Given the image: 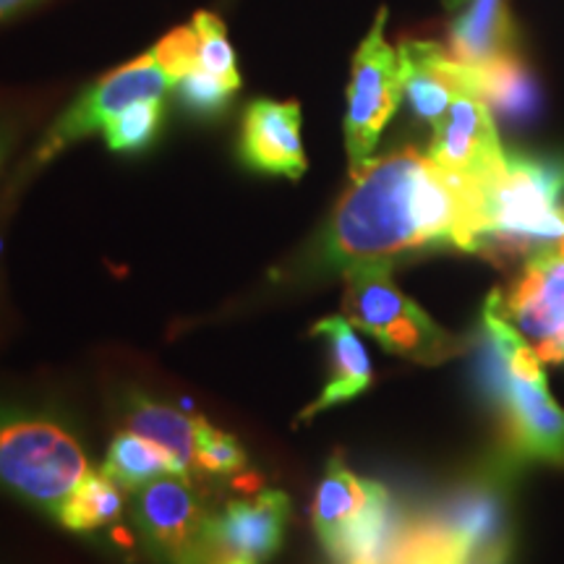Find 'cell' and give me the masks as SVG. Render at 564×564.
I'll list each match as a JSON object with an SVG mask.
<instances>
[{
  "label": "cell",
  "mask_w": 564,
  "mask_h": 564,
  "mask_svg": "<svg viewBox=\"0 0 564 564\" xmlns=\"http://www.w3.org/2000/svg\"><path fill=\"white\" fill-rule=\"evenodd\" d=\"M484 207V181L457 175L405 147L350 173V188L324 232L319 262L348 272L392 264L423 249L453 246L478 253Z\"/></svg>",
  "instance_id": "obj_1"
},
{
  "label": "cell",
  "mask_w": 564,
  "mask_h": 564,
  "mask_svg": "<svg viewBox=\"0 0 564 564\" xmlns=\"http://www.w3.org/2000/svg\"><path fill=\"white\" fill-rule=\"evenodd\" d=\"M481 343V384L514 455L564 465V411L549 394L541 358L505 316L499 293L484 306Z\"/></svg>",
  "instance_id": "obj_2"
},
{
  "label": "cell",
  "mask_w": 564,
  "mask_h": 564,
  "mask_svg": "<svg viewBox=\"0 0 564 564\" xmlns=\"http://www.w3.org/2000/svg\"><path fill=\"white\" fill-rule=\"evenodd\" d=\"M478 253L494 262L531 259L564 241V154L510 152L484 183Z\"/></svg>",
  "instance_id": "obj_3"
},
{
  "label": "cell",
  "mask_w": 564,
  "mask_h": 564,
  "mask_svg": "<svg viewBox=\"0 0 564 564\" xmlns=\"http://www.w3.org/2000/svg\"><path fill=\"white\" fill-rule=\"evenodd\" d=\"M87 474V453L66 421L42 408L0 403V489L58 518Z\"/></svg>",
  "instance_id": "obj_4"
},
{
  "label": "cell",
  "mask_w": 564,
  "mask_h": 564,
  "mask_svg": "<svg viewBox=\"0 0 564 564\" xmlns=\"http://www.w3.org/2000/svg\"><path fill=\"white\" fill-rule=\"evenodd\" d=\"M505 491L502 478H476L405 520L390 564H470L497 541L510 539Z\"/></svg>",
  "instance_id": "obj_5"
},
{
  "label": "cell",
  "mask_w": 564,
  "mask_h": 564,
  "mask_svg": "<svg viewBox=\"0 0 564 564\" xmlns=\"http://www.w3.org/2000/svg\"><path fill=\"white\" fill-rule=\"evenodd\" d=\"M392 264H364L345 272L343 312L352 327L413 364L436 366L465 352V340L442 329L419 303L394 285Z\"/></svg>",
  "instance_id": "obj_6"
},
{
  "label": "cell",
  "mask_w": 564,
  "mask_h": 564,
  "mask_svg": "<svg viewBox=\"0 0 564 564\" xmlns=\"http://www.w3.org/2000/svg\"><path fill=\"white\" fill-rule=\"evenodd\" d=\"M384 21L387 9H379L371 32L366 34L352 58L348 110H345V147H348L350 173H358L366 162L373 160V147L405 95L400 53L384 37Z\"/></svg>",
  "instance_id": "obj_7"
},
{
  "label": "cell",
  "mask_w": 564,
  "mask_h": 564,
  "mask_svg": "<svg viewBox=\"0 0 564 564\" xmlns=\"http://www.w3.org/2000/svg\"><path fill=\"white\" fill-rule=\"evenodd\" d=\"M173 89L171 76L160 68L152 53L139 55L126 66L110 70L95 87H89L70 108L63 112L40 141L32 165H45L53 158L97 129H102L112 116L141 100H162Z\"/></svg>",
  "instance_id": "obj_8"
},
{
  "label": "cell",
  "mask_w": 564,
  "mask_h": 564,
  "mask_svg": "<svg viewBox=\"0 0 564 564\" xmlns=\"http://www.w3.org/2000/svg\"><path fill=\"white\" fill-rule=\"evenodd\" d=\"M291 499L278 489L230 502L209 514L207 525L183 564H264L285 539Z\"/></svg>",
  "instance_id": "obj_9"
},
{
  "label": "cell",
  "mask_w": 564,
  "mask_h": 564,
  "mask_svg": "<svg viewBox=\"0 0 564 564\" xmlns=\"http://www.w3.org/2000/svg\"><path fill=\"white\" fill-rule=\"evenodd\" d=\"M502 312L541 361H564V253L549 249L528 259Z\"/></svg>",
  "instance_id": "obj_10"
},
{
  "label": "cell",
  "mask_w": 564,
  "mask_h": 564,
  "mask_svg": "<svg viewBox=\"0 0 564 564\" xmlns=\"http://www.w3.org/2000/svg\"><path fill=\"white\" fill-rule=\"evenodd\" d=\"M139 533L167 564H183L209 520L192 474H167L131 491Z\"/></svg>",
  "instance_id": "obj_11"
},
{
  "label": "cell",
  "mask_w": 564,
  "mask_h": 564,
  "mask_svg": "<svg viewBox=\"0 0 564 564\" xmlns=\"http://www.w3.org/2000/svg\"><path fill=\"white\" fill-rule=\"evenodd\" d=\"M429 158L465 178L489 181L507 160L489 105L474 91L457 97L434 126Z\"/></svg>",
  "instance_id": "obj_12"
},
{
  "label": "cell",
  "mask_w": 564,
  "mask_h": 564,
  "mask_svg": "<svg viewBox=\"0 0 564 564\" xmlns=\"http://www.w3.org/2000/svg\"><path fill=\"white\" fill-rule=\"evenodd\" d=\"M238 158L249 171L299 181L306 173L299 102L253 100L246 108Z\"/></svg>",
  "instance_id": "obj_13"
},
{
  "label": "cell",
  "mask_w": 564,
  "mask_h": 564,
  "mask_svg": "<svg viewBox=\"0 0 564 564\" xmlns=\"http://www.w3.org/2000/svg\"><path fill=\"white\" fill-rule=\"evenodd\" d=\"M398 53L400 66H403L405 97L421 121L436 126L457 97L474 91L468 68L444 53L436 42L405 40Z\"/></svg>",
  "instance_id": "obj_14"
},
{
  "label": "cell",
  "mask_w": 564,
  "mask_h": 564,
  "mask_svg": "<svg viewBox=\"0 0 564 564\" xmlns=\"http://www.w3.org/2000/svg\"><path fill=\"white\" fill-rule=\"evenodd\" d=\"M520 47L507 0H468L449 26V55L468 68L512 58Z\"/></svg>",
  "instance_id": "obj_15"
},
{
  "label": "cell",
  "mask_w": 564,
  "mask_h": 564,
  "mask_svg": "<svg viewBox=\"0 0 564 564\" xmlns=\"http://www.w3.org/2000/svg\"><path fill=\"white\" fill-rule=\"evenodd\" d=\"M312 335L322 337V340L327 343L333 373H329L319 398H316L308 408H303L299 423L312 421L314 415L358 398L364 390H369L373 377L369 352H366L364 343L358 340L356 329H352V324L345 319V316H327V319H319L312 327Z\"/></svg>",
  "instance_id": "obj_16"
},
{
  "label": "cell",
  "mask_w": 564,
  "mask_h": 564,
  "mask_svg": "<svg viewBox=\"0 0 564 564\" xmlns=\"http://www.w3.org/2000/svg\"><path fill=\"white\" fill-rule=\"evenodd\" d=\"M373 486L377 481L358 478L343 463L340 455L329 460L324 478L316 486L312 505V523L324 552H329L343 539L345 531L361 518L373 497Z\"/></svg>",
  "instance_id": "obj_17"
},
{
  "label": "cell",
  "mask_w": 564,
  "mask_h": 564,
  "mask_svg": "<svg viewBox=\"0 0 564 564\" xmlns=\"http://www.w3.org/2000/svg\"><path fill=\"white\" fill-rule=\"evenodd\" d=\"M405 518L382 484L373 486V497L361 518L329 549L333 564H390L394 541Z\"/></svg>",
  "instance_id": "obj_18"
},
{
  "label": "cell",
  "mask_w": 564,
  "mask_h": 564,
  "mask_svg": "<svg viewBox=\"0 0 564 564\" xmlns=\"http://www.w3.org/2000/svg\"><path fill=\"white\" fill-rule=\"evenodd\" d=\"M202 421L204 419H194V415L181 413L178 408L158 403L144 394H137L126 411L129 432L147 436L162 449H167L183 474L196 470V436H199Z\"/></svg>",
  "instance_id": "obj_19"
},
{
  "label": "cell",
  "mask_w": 564,
  "mask_h": 564,
  "mask_svg": "<svg viewBox=\"0 0 564 564\" xmlns=\"http://www.w3.org/2000/svg\"><path fill=\"white\" fill-rule=\"evenodd\" d=\"M468 68V66H465ZM470 84L481 100L497 110L505 121L523 123L539 112V87L520 55L505 58L486 68H468Z\"/></svg>",
  "instance_id": "obj_20"
},
{
  "label": "cell",
  "mask_w": 564,
  "mask_h": 564,
  "mask_svg": "<svg viewBox=\"0 0 564 564\" xmlns=\"http://www.w3.org/2000/svg\"><path fill=\"white\" fill-rule=\"evenodd\" d=\"M126 510V489L105 470H89L76 484L66 505L61 507L58 523L74 533H95L121 518Z\"/></svg>",
  "instance_id": "obj_21"
},
{
  "label": "cell",
  "mask_w": 564,
  "mask_h": 564,
  "mask_svg": "<svg viewBox=\"0 0 564 564\" xmlns=\"http://www.w3.org/2000/svg\"><path fill=\"white\" fill-rule=\"evenodd\" d=\"M102 470L110 478H116L126 491H137L160 476L183 474L167 449H162L147 436L129 432V429L110 442Z\"/></svg>",
  "instance_id": "obj_22"
},
{
  "label": "cell",
  "mask_w": 564,
  "mask_h": 564,
  "mask_svg": "<svg viewBox=\"0 0 564 564\" xmlns=\"http://www.w3.org/2000/svg\"><path fill=\"white\" fill-rule=\"evenodd\" d=\"M162 118H165V105L162 100H141L112 116L102 126L105 141L112 152H141L154 144L160 137Z\"/></svg>",
  "instance_id": "obj_23"
},
{
  "label": "cell",
  "mask_w": 564,
  "mask_h": 564,
  "mask_svg": "<svg viewBox=\"0 0 564 564\" xmlns=\"http://www.w3.org/2000/svg\"><path fill=\"white\" fill-rule=\"evenodd\" d=\"M194 30L199 37V66L209 74L220 76L230 89L241 87V74L236 68V53H232L228 32L220 17L209 11H199L194 17Z\"/></svg>",
  "instance_id": "obj_24"
},
{
  "label": "cell",
  "mask_w": 564,
  "mask_h": 564,
  "mask_svg": "<svg viewBox=\"0 0 564 564\" xmlns=\"http://www.w3.org/2000/svg\"><path fill=\"white\" fill-rule=\"evenodd\" d=\"M232 91L228 84H225L220 76L209 74L202 66L188 70L186 76H181L175 82V95H178V102L183 110H188L196 118H215L230 105Z\"/></svg>",
  "instance_id": "obj_25"
},
{
  "label": "cell",
  "mask_w": 564,
  "mask_h": 564,
  "mask_svg": "<svg viewBox=\"0 0 564 564\" xmlns=\"http://www.w3.org/2000/svg\"><path fill=\"white\" fill-rule=\"evenodd\" d=\"M196 470L212 476H232L246 470V453L236 436L202 421L196 436Z\"/></svg>",
  "instance_id": "obj_26"
},
{
  "label": "cell",
  "mask_w": 564,
  "mask_h": 564,
  "mask_svg": "<svg viewBox=\"0 0 564 564\" xmlns=\"http://www.w3.org/2000/svg\"><path fill=\"white\" fill-rule=\"evenodd\" d=\"M150 53L160 63V68L171 76L175 87L181 76L199 66V37H196L194 26H178V30L165 34Z\"/></svg>",
  "instance_id": "obj_27"
},
{
  "label": "cell",
  "mask_w": 564,
  "mask_h": 564,
  "mask_svg": "<svg viewBox=\"0 0 564 564\" xmlns=\"http://www.w3.org/2000/svg\"><path fill=\"white\" fill-rule=\"evenodd\" d=\"M34 3V0H0V19L11 17V13H17L19 9H24V6Z\"/></svg>",
  "instance_id": "obj_28"
},
{
  "label": "cell",
  "mask_w": 564,
  "mask_h": 564,
  "mask_svg": "<svg viewBox=\"0 0 564 564\" xmlns=\"http://www.w3.org/2000/svg\"><path fill=\"white\" fill-rule=\"evenodd\" d=\"M6 152H9V133L0 129V165H3Z\"/></svg>",
  "instance_id": "obj_29"
},
{
  "label": "cell",
  "mask_w": 564,
  "mask_h": 564,
  "mask_svg": "<svg viewBox=\"0 0 564 564\" xmlns=\"http://www.w3.org/2000/svg\"><path fill=\"white\" fill-rule=\"evenodd\" d=\"M444 3H447V9H455V11H460L465 3H468V0H444Z\"/></svg>",
  "instance_id": "obj_30"
},
{
  "label": "cell",
  "mask_w": 564,
  "mask_h": 564,
  "mask_svg": "<svg viewBox=\"0 0 564 564\" xmlns=\"http://www.w3.org/2000/svg\"><path fill=\"white\" fill-rule=\"evenodd\" d=\"M556 251H562V253H564V241H562L560 246H556Z\"/></svg>",
  "instance_id": "obj_31"
}]
</instances>
